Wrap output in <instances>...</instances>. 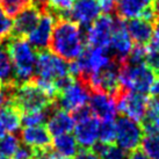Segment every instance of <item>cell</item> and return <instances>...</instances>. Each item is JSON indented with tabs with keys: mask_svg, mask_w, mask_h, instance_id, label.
<instances>
[{
	"mask_svg": "<svg viewBox=\"0 0 159 159\" xmlns=\"http://www.w3.org/2000/svg\"><path fill=\"white\" fill-rule=\"evenodd\" d=\"M33 5V0H0V7L8 18H14Z\"/></svg>",
	"mask_w": 159,
	"mask_h": 159,
	"instance_id": "obj_27",
	"label": "cell"
},
{
	"mask_svg": "<svg viewBox=\"0 0 159 159\" xmlns=\"http://www.w3.org/2000/svg\"><path fill=\"white\" fill-rule=\"evenodd\" d=\"M115 99H116L117 111L122 113L123 116L135 120L139 123L144 121L150 100L146 94L120 89L116 93Z\"/></svg>",
	"mask_w": 159,
	"mask_h": 159,
	"instance_id": "obj_9",
	"label": "cell"
},
{
	"mask_svg": "<svg viewBox=\"0 0 159 159\" xmlns=\"http://www.w3.org/2000/svg\"><path fill=\"white\" fill-rule=\"evenodd\" d=\"M120 66L121 64L114 59L100 71L89 75L84 83H86L91 92H103L115 97L120 91Z\"/></svg>",
	"mask_w": 159,
	"mask_h": 159,
	"instance_id": "obj_10",
	"label": "cell"
},
{
	"mask_svg": "<svg viewBox=\"0 0 159 159\" xmlns=\"http://www.w3.org/2000/svg\"><path fill=\"white\" fill-rule=\"evenodd\" d=\"M145 48V64L152 71H155L156 75H159V44L155 40H151Z\"/></svg>",
	"mask_w": 159,
	"mask_h": 159,
	"instance_id": "obj_29",
	"label": "cell"
},
{
	"mask_svg": "<svg viewBox=\"0 0 159 159\" xmlns=\"http://www.w3.org/2000/svg\"><path fill=\"white\" fill-rule=\"evenodd\" d=\"M12 27H13V21L2 12V9L0 7V39L1 40L4 39L6 40L11 36Z\"/></svg>",
	"mask_w": 159,
	"mask_h": 159,
	"instance_id": "obj_34",
	"label": "cell"
},
{
	"mask_svg": "<svg viewBox=\"0 0 159 159\" xmlns=\"http://www.w3.org/2000/svg\"><path fill=\"white\" fill-rule=\"evenodd\" d=\"M157 133L159 134V125H157Z\"/></svg>",
	"mask_w": 159,
	"mask_h": 159,
	"instance_id": "obj_45",
	"label": "cell"
},
{
	"mask_svg": "<svg viewBox=\"0 0 159 159\" xmlns=\"http://www.w3.org/2000/svg\"><path fill=\"white\" fill-rule=\"evenodd\" d=\"M101 14L99 0H75L73 5L66 13L63 15V19H69L73 22L78 23L80 27L89 26L94 22Z\"/></svg>",
	"mask_w": 159,
	"mask_h": 159,
	"instance_id": "obj_12",
	"label": "cell"
},
{
	"mask_svg": "<svg viewBox=\"0 0 159 159\" xmlns=\"http://www.w3.org/2000/svg\"><path fill=\"white\" fill-rule=\"evenodd\" d=\"M21 141L33 149H48L51 148L52 138L45 125H36L22 129Z\"/></svg>",
	"mask_w": 159,
	"mask_h": 159,
	"instance_id": "obj_19",
	"label": "cell"
},
{
	"mask_svg": "<svg viewBox=\"0 0 159 159\" xmlns=\"http://www.w3.org/2000/svg\"><path fill=\"white\" fill-rule=\"evenodd\" d=\"M0 89H2V87H1V86H0Z\"/></svg>",
	"mask_w": 159,
	"mask_h": 159,
	"instance_id": "obj_47",
	"label": "cell"
},
{
	"mask_svg": "<svg viewBox=\"0 0 159 159\" xmlns=\"http://www.w3.org/2000/svg\"><path fill=\"white\" fill-rule=\"evenodd\" d=\"M152 9L155 12L156 18L159 19V0H155L153 4H152Z\"/></svg>",
	"mask_w": 159,
	"mask_h": 159,
	"instance_id": "obj_40",
	"label": "cell"
},
{
	"mask_svg": "<svg viewBox=\"0 0 159 159\" xmlns=\"http://www.w3.org/2000/svg\"><path fill=\"white\" fill-rule=\"evenodd\" d=\"M56 21H57V18L52 13L50 12L42 13L37 26L27 36V41L29 42V44L34 48L36 52L44 51L49 48Z\"/></svg>",
	"mask_w": 159,
	"mask_h": 159,
	"instance_id": "obj_13",
	"label": "cell"
},
{
	"mask_svg": "<svg viewBox=\"0 0 159 159\" xmlns=\"http://www.w3.org/2000/svg\"><path fill=\"white\" fill-rule=\"evenodd\" d=\"M69 75V64L63 58L56 56L51 51L44 50L37 52L35 75L33 79H42L55 84L61 78Z\"/></svg>",
	"mask_w": 159,
	"mask_h": 159,
	"instance_id": "obj_6",
	"label": "cell"
},
{
	"mask_svg": "<svg viewBox=\"0 0 159 159\" xmlns=\"http://www.w3.org/2000/svg\"><path fill=\"white\" fill-rule=\"evenodd\" d=\"M0 159H12V158H7V157H2V156H0Z\"/></svg>",
	"mask_w": 159,
	"mask_h": 159,
	"instance_id": "obj_44",
	"label": "cell"
},
{
	"mask_svg": "<svg viewBox=\"0 0 159 159\" xmlns=\"http://www.w3.org/2000/svg\"><path fill=\"white\" fill-rule=\"evenodd\" d=\"M5 135H6V130H5V128L2 127L1 122H0V138H2Z\"/></svg>",
	"mask_w": 159,
	"mask_h": 159,
	"instance_id": "obj_42",
	"label": "cell"
},
{
	"mask_svg": "<svg viewBox=\"0 0 159 159\" xmlns=\"http://www.w3.org/2000/svg\"><path fill=\"white\" fill-rule=\"evenodd\" d=\"M6 105V95L4 93V89H0V109Z\"/></svg>",
	"mask_w": 159,
	"mask_h": 159,
	"instance_id": "obj_41",
	"label": "cell"
},
{
	"mask_svg": "<svg viewBox=\"0 0 159 159\" xmlns=\"http://www.w3.org/2000/svg\"><path fill=\"white\" fill-rule=\"evenodd\" d=\"M107 1H111V2H113V4L116 5V4H117V2L120 1V0H107Z\"/></svg>",
	"mask_w": 159,
	"mask_h": 159,
	"instance_id": "obj_43",
	"label": "cell"
},
{
	"mask_svg": "<svg viewBox=\"0 0 159 159\" xmlns=\"http://www.w3.org/2000/svg\"><path fill=\"white\" fill-rule=\"evenodd\" d=\"M155 71H152L145 63L129 64L122 63L120 66V89L131 91L148 94L152 83L156 79Z\"/></svg>",
	"mask_w": 159,
	"mask_h": 159,
	"instance_id": "obj_4",
	"label": "cell"
},
{
	"mask_svg": "<svg viewBox=\"0 0 159 159\" xmlns=\"http://www.w3.org/2000/svg\"><path fill=\"white\" fill-rule=\"evenodd\" d=\"M2 89L6 95V103L13 105L21 114L42 111L55 102L33 80Z\"/></svg>",
	"mask_w": 159,
	"mask_h": 159,
	"instance_id": "obj_2",
	"label": "cell"
},
{
	"mask_svg": "<svg viewBox=\"0 0 159 159\" xmlns=\"http://www.w3.org/2000/svg\"><path fill=\"white\" fill-rule=\"evenodd\" d=\"M75 121L73 136L81 149H92L99 142L100 120L92 114L89 105L78 109L73 114Z\"/></svg>",
	"mask_w": 159,
	"mask_h": 159,
	"instance_id": "obj_5",
	"label": "cell"
},
{
	"mask_svg": "<svg viewBox=\"0 0 159 159\" xmlns=\"http://www.w3.org/2000/svg\"><path fill=\"white\" fill-rule=\"evenodd\" d=\"M133 48L134 42L127 31L125 21L120 18H116L114 33H113L111 40L108 45V50L111 51L115 61L122 64L125 62V59L129 56L130 51L133 50Z\"/></svg>",
	"mask_w": 159,
	"mask_h": 159,
	"instance_id": "obj_14",
	"label": "cell"
},
{
	"mask_svg": "<svg viewBox=\"0 0 159 159\" xmlns=\"http://www.w3.org/2000/svg\"><path fill=\"white\" fill-rule=\"evenodd\" d=\"M128 159H149V158L142 152V150L137 149V150L133 151V152H129Z\"/></svg>",
	"mask_w": 159,
	"mask_h": 159,
	"instance_id": "obj_38",
	"label": "cell"
},
{
	"mask_svg": "<svg viewBox=\"0 0 159 159\" xmlns=\"http://www.w3.org/2000/svg\"><path fill=\"white\" fill-rule=\"evenodd\" d=\"M6 40L7 43L5 45L12 59L15 84L20 85L30 81L35 75L37 52L26 39L9 36Z\"/></svg>",
	"mask_w": 159,
	"mask_h": 159,
	"instance_id": "obj_3",
	"label": "cell"
},
{
	"mask_svg": "<svg viewBox=\"0 0 159 159\" xmlns=\"http://www.w3.org/2000/svg\"><path fill=\"white\" fill-rule=\"evenodd\" d=\"M35 157V150L26 144H21L19 149L15 151L13 159H34Z\"/></svg>",
	"mask_w": 159,
	"mask_h": 159,
	"instance_id": "obj_35",
	"label": "cell"
},
{
	"mask_svg": "<svg viewBox=\"0 0 159 159\" xmlns=\"http://www.w3.org/2000/svg\"><path fill=\"white\" fill-rule=\"evenodd\" d=\"M84 29L69 19H57L49 48L56 56L66 62L75 61L85 50Z\"/></svg>",
	"mask_w": 159,
	"mask_h": 159,
	"instance_id": "obj_1",
	"label": "cell"
},
{
	"mask_svg": "<svg viewBox=\"0 0 159 159\" xmlns=\"http://www.w3.org/2000/svg\"><path fill=\"white\" fill-rule=\"evenodd\" d=\"M0 122L9 134L18 133L21 128V113L11 103H6L0 109Z\"/></svg>",
	"mask_w": 159,
	"mask_h": 159,
	"instance_id": "obj_23",
	"label": "cell"
},
{
	"mask_svg": "<svg viewBox=\"0 0 159 159\" xmlns=\"http://www.w3.org/2000/svg\"><path fill=\"white\" fill-rule=\"evenodd\" d=\"M152 40H155L159 44V19L155 21V26H153V37Z\"/></svg>",
	"mask_w": 159,
	"mask_h": 159,
	"instance_id": "obj_39",
	"label": "cell"
},
{
	"mask_svg": "<svg viewBox=\"0 0 159 159\" xmlns=\"http://www.w3.org/2000/svg\"><path fill=\"white\" fill-rule=\"evenodd\" d=\"M139 148L149 159H159V134H144Z\"/></svg>",
	"mask_w": 159,
	"mask_h": 159,
	"instance_id": "obj_26",
	"label": "cell"
},
{
	"mask_svg": "<svg viewBox=\"0 0 159 159\" xmlns=\"http://www.w3.org/2000/svg\"><path fill=\"white\" fill-rule=\"evenodd\" d=\"M51 146L53 151H56L57 153L67 159H72L78 152V143L75 141V136L71 134L55 136L51 142Z\"/></svg>",
	"mask_w": 159,
	"mask_h": 159,
	"instance_id": "obj_22",
	"label": "cell"
},
{
	"mask_svg": "<svg viewBox=\"0 0 159 159\" xmlns=\"http://www.w3.org/2000/svg\"><path fill=\"white\" fill-rule=\"evenodd\" d=\"M45 2H47L45 12H50L57 19H59L71 8L75 0H45Z\"/></svg>",
	"mask_w": 159,
	"mask_h": 159,
	"instance_id": "obj_31",
	"label": "cell"
},
{
	"mask_svg": "<svg viewBox=\"0 0 159 159\" xmlns=\"http://www.w3.org/2000/svg\"><path fill=\"white\" fill-rule=\"evenodd\" d=\"M57 107L56 101L52 105L45 109L36 111H29V113H23L21 114V124L23 127H36V125H44L47 123L48 117L50 116L53 108Z\"/></svg>",
	"mask_w": 159,
	"mask_h": 159,
	"instance_id": "obj_24",
	"label": "cell"
},
{
	"mask_svg": "<svg viewBox=\"0 0 159 159\" xmlns=\"http://www.w3.org/2000/svg\"><path fill=\"white\" fill-rule=\"evenodd\" d=\"M0 43H1V39H0Z\"/></svg>",
	"mask_w": 159,
	"mask_h": 159,
	"instance_id": "obj_46",
	"label": "cell"
},
{
	"mask_svg": "<svg viewBox=\"0 0 159 159\" xmlns=\"http://www.w3.org/2000/svg\"><path fill=\"white\" fill-rule=\"evenodd\" d=\"M72 159H100L92 149H80Z\"/></svg>",
	"mask_w": 159,
	"mask_h": 159,
	"instance_id": "obj_36",
	"label": "cell"
},
{
	"mask_svg": "<svg viewBox=\"0 0 159 159\" xmlns=\"http://www.w3.org/2000/svg\"><path fill=\"white\" fill-rule=\"evenodd\" d=\"M125 28L130 39L137 45H146L153 37V23L142 18L127 20Z\"/></svg>",
	"mask_w": 159,
	"mask_h": 159,
	"instance_id": "obj_18",
	"label": "cell"
},
{
	"mask_svg": "<svg viewBox=\"0 0 159 159\" xmlns=\"http://www.w3.org/2000/svg\"><path fill=\"white\" fill-rule=\"evenodd\" d=\"M0 86L2 89L16 86L13 64L6 45H0Z\"/></svg>",
	"mask_w": 159,
	"mask_h": 159,
	"instance_id": "obj_21",
	"label": "cell"
},
{
	"mask_svg": "<svg viewBox=\"0 0 159 159\" xmlns=\"http://www.w3.org/2000/svg\"><path fill=\"white\" fill-rule=\"evenodd\" d=\"M20 145H21V142L18 136H15L14 134L5 135L2 138H0V156L7 157V158L13 157Z\"/></svg>",
	"mask_w": 159,
	"mask_h": 159,
	"instance_id": "obj_28",
	"label": "cell"
},
{
	"mask_svg": "<svg viewBox=\"0 0 159 159\" xmlns=\"http://www.w3.org/2000/svg\"><path fill=\"white\" fill-rule=\"evenodd\" d=\"M143 124H150L157 130V125H159V98H152L149 100Z\"/></svg>",
	"mask_w": 159,
	"mask_h": 159,
	"instance_id": "obj_32",
	"label": "cell"
},
{
	"mask_svg": "<svg viewBox=\"0 0 159 159\" xmlns=\"http://www.w3.org/2000/svg\"><path fill=\"white\" fill-rule=\"evenodd\" d=\"M91 97V89L83 80L75 79L67 87L61 91L56 97V105L61 109L73 114L78 109L87 106Z\"/></svg>",
	"mask_w": 159,
	"mask_h": 159,
	"instance_id": "obj_8",
	"label": "cell"
},
{
	"mask_svg": "<svg viewBox=\"0 0 159 159\" xmlns=\"http://www.w3.org/2000/svg\"><path fill=\"white\" fill-rule=\"evenodd\" d=\"M115 121H101L99 128V143L111 145L115 142Z\"/></svg>",
	"mask_w": 159,
	"mask_h": 159,
	"instance_id": "obj_30",
	"label": "cell"
},
{
	"mask_svg": "<svg viewBox=\"0 0 159 159\" xmlns=\"http://www.w3.org/2000/svg\"><path fill=\"white\" fill-rule=\"evenodd\" d=\"M89 107L100 121H115L119 113L115 97L103 92H91Z\"/></svg>",
	"mask_w": 159,
	"mask_h": 159,
	"instance_id": "obj_15",
	"label": "cell"
},
{
	"mask_svg": "<svg viewBox=\"0 0 159 159\" xmlns=\"http://www.w3.org/2000/svg\"><path fill=\"white\" fill-rule=\"evenodd\" d=\"M155 0H120L116 4L115 12L117 18L124 21L130 19L141 18L148 8L152 7Z\"/></svg>",
	"mask_w": 159,
	"mask_h": 159,
	"instance_id": "obj_20",
	"label": "cell"
},
{
	"mask_svg": "<svg viewBox=\"0 0 159 159\" xmlns=\"http://www.w3.org/2000/svg\"><path fill=\"white\" fill-rule=\"evenodd\" d=\"M116 18L111 14H102L99 18L86 27L84 30L85 41L89 47L108 48L111 36L114 33Z\"/></svg>",
	"mask_w": 159,
	"mask_h": 159,
	"instance_id": "obj_11",
	"label": "cell"
},
{
	"mask_svg": "<svg viewBox=\"0 0 159 159\" xmlns=\"http://www.w3.org/2000/svg\"><path fill=\"white\" fill-rule=\"evenodd\" d=\"M75 121L71 113L61 109L59 107H55L47 121V129L51 136H58L63 134H71L73 131Z\"/></svg>",
	"mask_w": 159,
	"mask_h": 159,
	"instance_id": "obj_17",
	"label": "cell"
},
{
	"mask_svg": "<svg viewBox=\"0 0 159 159\" xmlns=\"http://www.w3.org/2000/svg\"><path fill=\"white\" fill-rule=\"evenodd\" d=\"M149 93H150V95H152V98H159V75L156 77L155 81L151 85Z\"/></svg>",
	"mask_w": 159,
	"mask_h": 159,
	"instance_id": "obj_37",
	"label": "cell"
},
{
	"mask_svg": "<svg viewBox=\"0 0 159 159\" xmlns=\"http://www.w3.org/2000/svg\"><path fill=\"white\" fill-rule=\"evenodd\" d=\"M115 143L125 152H133L141 146L144 130L139 122L122 115L115 121Z\"/></svg>",
	"mask_w": 159,
	"mask_h": 159,
	"instance_id": "obj_7",
	"label": "cell"
},
{
	"mask_svg": "<svg viewBox=\"0 0 159 159\" xmlns=\"http://www.w3.org/2000/svg\"><path fill=\"white\" fill-rule=\"evenodd\" d=\"M146 48L145 45H134L133 50L130 51L129 56L127 57L125 62L129 64H143L145 63Z\"/></svg>",
	"mask_w": 159,
	"mask_h": 159,
	"instance_id": "obj_33",
	"label": "cell"
},
{
	"mask_svg": "<svg viewBox=\"0 0 159 159\" xmlns=\"http://www.w3.org/2000/svg\"><path fill=\"white\" fill-rule=\"evenodd\" d=\"M92 150L99 156L100 159H128V152L122 150L117 145H107L98 142Z\"/></svg>",
	"mask_w": 159,
	"mask_h": 159,
	"instance_id": "obj_25",
	"label": "cell"
},
{
	"mask_svg": "<svg viewBox=\"0 0 159 159\" xmlns=\"http://www.w3.org/2000/svg\"><path fill=\"white\" fill-rule=\"evenodd\" d=\"M41 13L37 8L34 6H30L19 13L15 16V20L13 21V27H12V37H21L26 39L27 36L34 30V28L37 26L40 21Z\"/></svg>",
	"mask_w": 159,
	"mask_h": 159,
	"instance_id": "obj_16",
	"label": "cell"
}]
</instances>
